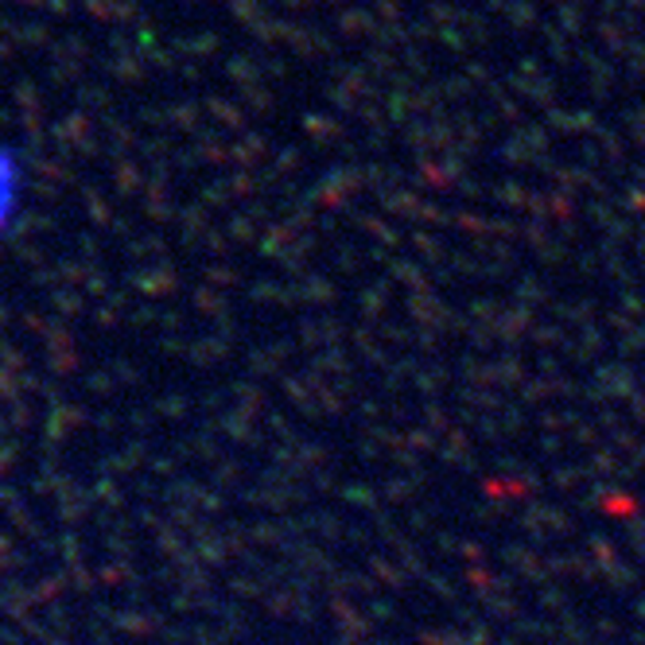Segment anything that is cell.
Here are the masks:
<instances>
[{"instance_id": "6da1fadb", "label": "cell", "mask_w": 645, "mask_h": 645, "mask_svg": "<svg viewBox=\"0 0 645 645\" xmlns=\"http://www.w3.org/2000/svg\"><path fill=\"white\" fill-rule=\"evenodd\" d=\"M17 203H20V160L9 149H0V233L9 226Z\"/></svg>"}]
</instances>
